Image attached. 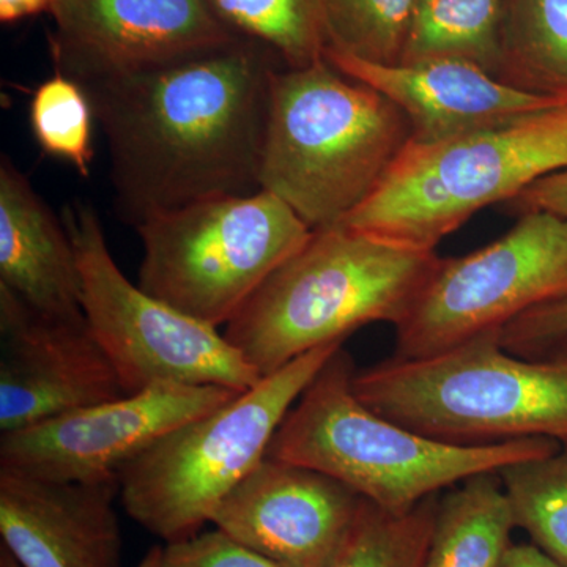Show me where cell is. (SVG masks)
<instances>
[{
	"label": "cell",
	"mask_w": 567,
	"mask_h": 567,
	"mask_svg": "<svg viewBox=\"0 0 567 567\" xmlns=\"http://www.w3.org/2000/svg\"><path fill=\"white\" fill-rule=\"evenodd\" d=\"M252 40L80 84L111 156L118 212L137 224L215 197L259 192L271 76Z\"/></svg>",
	"instance_id": "1"
},
{
	"label": "cell",
	"mask_w": 567,
	"mask_h": 567,
	"mask_svg": "<svg viewBox=\"0 0 567 567\" xmlns=\"http://www.w3.org/2000/svg\"><path fill=\"white\" fill-rule=\"evenodd\" d=\"M412 140L404 112L333 63L271 76L259 188L311 230L344 221L377 192Z\"/></svg>",
	"instance_id": "2"
},
{
	"label": "cell",
	"mask_w": 567,
	"mask_h": 567,
	"mask_svg": "<svg viewBox=\"0 0 567 567\" xmlns=\"http://www.w3.org/2000/svg\"><path fill=\"white\" fill-rule=\"evenodd\" d=\"M442 257L344 224L311 237L226 324L224 336L260 377L301 354L344 344L365 324H399Z\"/></svg>",
	"instance_id": "3"
},
{
	"label": "cell",
	"mask_w": 567,
	"mask_h": 567,
	"mask_svg": "<svg viewBox=\"0 0 567 567\" xmlns=\"http://www.w3.org/2000/svg\"><path fill=\"white\" fill-rule=\"evenodd\" d=\"M354 372L339 347L284 417L267 456L317 470L388 513L404 514L468 477L563 446L540 436L483 446L429 439L365 406L353 391Z\"/></svg>",
	"instance_id": "4"
},
{
	"label": "cell",
	"mask_w": 567,
	"mask_h": 567,
	"mask_svg": "<svg viewBox=\"0 0 567 567\" xmlns=\"http://www.w3.org/2000/svg\"><path fill=\"white\" fill-rule=\"evenodd\" d=\"M499 333L369 365L354 372V394L380 416L451 445L540 436L567 446V338L528 358L506 350Z\"/></svg>",
	"instance_id": "5"
},
{
	"label": "cell",
	"mask_w": 567,
	"mask_h": 567,
	"mask_svg": "<svg viewBox=\"0 0 567 567\" xmlns=\"http://www.w3.org/2000/svg\"><path fill=\"white\" fill-rule=\"evenodd\" d=\"M565 169L567 104H561L436 144L410 141L382 185L341 224L435 251L477 212L509 203L533 183Z\"/></svg>",
	"instance_id": "6"
},
{
	"label": "cell",
	"mask_w": 567,
	"mask_h": 567,
	"mask_svg": "<svg viewBox=\"0 0 567 567\" xmlns=\"http://www.w3.org/2000/svg\"><path fill=\"white\" fill-rule=\"evenodd\" d=\"M342 346L301 354L123 466L117 483L126 514L166 544L203 532L223 499L267 457L284 417Z\"/></svg>",
	"instance_id": "7"
},
{
	"label": "cell",
	"mask_w": 567,
	"mask_h": 567,
	"mask_svg": "<svg viewBox=\"0 0 567 567\" xmlns=\"http://www.w3.org/2000/svg\"><path fill=\"white\" fill-rule=\"evenodd\" d=\"M140 287L183 315L226 327L312 230L275 194L215 197L137 224Z\"/></svg>",
	"instance_id": "8"
},
{
	"label": "cell",
	"mask_w": 567,
	"mask_h": 567,
	"mask_svg": "<svg viewBox=\"0 0 567 567\" xmlns=\"http://www.w3.org/2000/svg\"><path fill=\"white\" fill-rule=\"evenodd\" d=\"M81 275V305L126 394L159 382L246 391L262 380L219 328L133 286L115 264L99 215L63 213Z\"/></svg>",
	"instance_id": "9"
},
{
	"label": "cell",
	"mask_w": 567,
	"mask_h": 567,
	"mask_svg": "<svg viewBox=\"0 0 567 567\" xmlns=\"http://www.w3.org/2000/svg\"><path fill=\"white\" fill-rule=\"evenodd\" d=\"M565 298L567 219L524 213L494 244L440 260L416 303L394 327L393 357L416 360L446 352Z\"/></svg>",
	"instance_id": "10"
},
{
	"label": "cell",
	"mask_w": 567,
	"mask_h": 567,
	"mask_svg": "<svg viewBox=\"0 0 567 567\" xmlns=\"http://www.w3.org/2000/svg\"><path fill=\"white\" fill-rule=\"evenodd\" d=\"M241 391L159 382L43 423L2 434L0 468L63 483L117 481L164 435L215 412Z\"/></svg>",
	"instance_id": "11"
},
{
	"label": "cell",
	"mask_w": 567,
	"mask_h": 567,
	"mask_svg": "<svg viewBox=\"0 0 567 567\" xmlns=\"http://www.w3.org/2000/svg\"><path fill=\"white\" fill-rule=\"evenodd\" d=\"M0 432L125 395L85 316L32 311L0 287Z\"/></svg>",
	"instance_id": "12"
},
{
	"label": "cell",
	"mask_w": 567,
	"mask_h": 567,
	"mask_svg": "<svg viewBox=\"0 0 567 567\" xmlns=\"http://www.w3.org/2000/svg\"><path fill=\"white\" fill-rule=\"evenodd\" d=\"M55 70L104 80L188 58L237 35L208 0H54Z\"/></svg>",
	"instance_id": "13"
},
{
	"label": "cell",
	"mask_w": 567,
	"mask_h": 567,
	"mask_svg": "<svg viewBox=\"0 0 567 567\" xmlns=\"http://www.w3.org/2000/svg\"><path fill=\"white\" fill-rule=\"evenodd\" d=\"M363 502L334 477L267 456L216 507L212 524L279 567H330Z\"/></svg>",
	"instance_id": "14"
},
{
	"label": "cell",
	"mask_w": 567,
	"mask_h": 567,
	"mask_svg": "<svg viewBox=\"0 0 567 567\" xmlns=\"http://www.w3.org/2000/svg\"><path fill=\"white\" fill-rule=\"evenodd\" d=\"M324 59L347 76L388 96L412 126V142L436 144L516 122L567 102L518 91L464 59H429L390 65L361 61L346 52Z\"/></svg>",
	"instance_id": "15"
},
{
	"label": "cell",
	"mask_w": 567,
	"mask_h": 567,
	"mask_svg": "<svg viewBox=\"0 0 567 567\" xmlns=\"http://www.w3.org/2000/svg\"><path fill=\"white\" fill-rule=\"evenodd\" d=\"M117 481L63 483L0 468L2 547L21 567H121Z\"/></svg>",
	"instance_id": "16"
},
{
	"label": "cell",
	"mask_w": 567,
	"mask_h": 567,
	"mask_svg": "<svg viewBox=\"0 0 567 567\" xmlns=\"http://www.w3.org/2000/svg\"><path fill=\"white\" fill-rule=\"evenodd\" d=\"M0 287L39 315H84L80 267L65 223L6 155L0 163Z\"/></svg>",
	"instance_id": "17"
},
{
	"label": "cell",
	"mask_w": 567,
	"mask_h": 567,
	"mask_svg": "<svg viewBox=\"0 0 567 567\" xmlns=\"http://www.w3.org/2000/svg\"><path fill=\"white\" fill-rule=\"evenodd\" d=\"M514 528L498 475L468 477L440 496L424 567H498Z\"/></svg>",
	"instance_id": "18"
},
{
	"label": "cell",
	"mask_w": 567,
	"mask_h": 567,
	"mask_svg": "<svg viewBox=\"0 0 567 567\" xmlns=\"http://www.w3.org/2000/svg\"><path fill=\"white\" fill-rule=\"evenodd\" d=\"M495 76L567 102V0H505Z\"/></svg>",
	"instance_id": "19"
},
{
	"label": "cell",
	"mask_w": 567,
	"mask_h": 567,
	"mask_svg": "<svg viewBox=\"0 0 567 567\" xmlns=\"http://www.w3.org/2000/svg\"><path fill=\"white\" fill-rule=\"evenodd\" d=\"M505 0H420L401 62L464 59L494 74Z\"/></svg>",
	"instance_id": "20"
},
{
	"label": "cell",
	"mask_w": 567,
	"mask_h": 567,
	"mask_svg": "<svg viewBox=\"0 0 567 567\" xmlns=\"http://www.w3.org/2000/svg\"><path fill=\"white\" fill-rule=\"evenodd\" d=\"M237 37L262 44L290 69L322 61L330 47L328 0H208Z\"/></svg>",
	"instance_id": "21"
},
{
	"label": "cell",
	"mask_w": 567,
	"mask_h": 567,
	"mask_svg": "<svg viewBox=\"0 0 567 567\" xmlns=\"http://www.w3.org/2000/svg\"><path fill=\"white\" fill-rule=\"evenodd\" d=\"M516 527L567 567V446L548 456L503 466L498 473Z\"/></svg>",
	"instance_id": "22"
},
{
	"label": "cell",
	"mask_w": 567,
	"mask_h": 567,
	"mask_svg": "<svg viewBox=\"0 0 567 567\" xmlns=\"http://www.w3.org/2000/svg\"><path fill=\"white\" fill-rule=\"evenodd\" d=\"M440 494L404 514L364 499L344 547L330 567H424Z\"/></svg>",
	"instance_id": "23"
},
{
	"label": "cell",
	"mask_w": 567,
	"mask_h": 567,
	"mask_svg": "<svg viewBox=\"0 0 567 567\" xmlns=\"http://www.w3.org/2000/svg\"><path fill=\"white\" fill-rule=\"evenodd\" d=\"M417 2L328 0V48L382 65L401 62Z\"/></svg>",
	"instance_id": "24"
},
{
	"label": "cell",
	"mask_w": 567,
	"mask_h": 567,
	"mask_svg": "<svg viewBox=\"0 0 567 567\" xmlns=\"http://www.w3.org/2000/svg\"><path fill=\"white\" fill-rule=\"evenodd\" d=\"M93 118L87 93L62 71L33 92L31 126L41 151L73 164L84 177L91 173Z\"/></svg>",
	"instance_id": "25"
},
{
	"label": "cell",
	"mask_w": 567,
	"mask_h": 567,
	"mask_svg": "<svg viewBox=\"0 0 567 567\" xmlns=\"http://www.w3.org/2000/svg\"><path fill=\"white\" fill-rule=\"evenodd\" d=\"M162 567H279L221 529L200 532L163 547Z\"/></svg>",
	"instance_id": "26"
},
{
	"label": "cell",
	"mask_w": 567,
	"mask_h": 567,
	"mask_svg": "<svg viewBox=\"0 0 567 567\" xmlns=\"http://www.w3.org/2000/svg\"><path fill=\"white\" fill-rule=\"evenodd\" d=\"M567 338V298L537 306L506 324L499 342L511 353L539 357Z\"/></svg>",
	"instance_id": "27"
},
{
	"label": "cell",
	"mask_w": 567,
	"mask_h": 567,
	"mask_svg": "<svg viewBox=\"0 0 567 567\" xmlns=\"http://www.w3.org/2000/svg\"><path fill=\"white\" fill-rule=\"evenodd\" d=\"M506 204L518 216L547 212L567 219V169L540 178Z\"/></svg>",
	"instance_id": "28"
},
{
	"label": "cell",
	"mask_w": 567,
	"mask_h": 567,
	"mask_svg": "<svg viewBox=\"0 0 567 567\" xmlns=\"http://www.w3.org/2000/svg\"><path fill=\"white\" fill-rule=\"evenodd\" d=\"M498 567H566L535 544H511Z\"/></svg>",
	"instance_id": "29"
},
{
	"label": "cell",
	"mask_w": 567,
	"mask_h": 567,
	"mask_svg": "<svg viewBox=\"0 0 567 567\" xmlns=\"http://www.w3.org/2000/svg\"><path fill=\"white\" fill-rule=\"evenodd\" d=\"M54 0H0V21L14 22L51 11Z\"/></svg>",
	"instance_id": "30"
},
{
	"label": "cell",
	"mask_w": 567,
	"mask_h": 567,
	"mask_svg": "<svg viewBox=\"0 0 567 567\" xmlns=\"http://www.w3.org/2000/svg\"><path fill=\"white\" fill-rule=\"evenodd\" d=\"M163 547L155 546L145 554L137 567H162Z\"/></svg>",
	"instance_id": "31"
},
{
	"label": "cell",
	"mask_w": 567,
	"mask_h": 567,
	"mask_svg": "<svg viewBox=\"0 0 567 567\" xmlns=\"http://www.w3.org/2000/svg\"><path fill=\"white\" fill-rule=\"evenodd\" d=\"M0 567H21L2 546H0Z\"/></svg>",
	"instance_id": "32"
}]
</instances>
